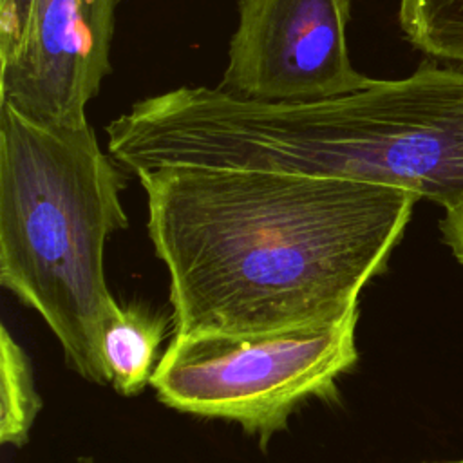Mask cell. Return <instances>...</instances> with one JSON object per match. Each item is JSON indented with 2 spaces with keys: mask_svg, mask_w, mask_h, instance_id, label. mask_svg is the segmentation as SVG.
Masks as SVG:
<instances>
[{
  "mask_svg": "<svg viewBox=\"0 0 463 463\" xmlns=\"http://www.w3.org/2000/svg\"><path fill=\"white\" fill-rule=\"evenodd\" d=\"M174 335L338 322L387 266L416 194L371 181L161 165L136 174Z\"/></svg>",
  "mask_w": 463,
  "mask_h": 463,
  "instance_id": "obj_1",
  "label": "cell"
},
{
  "mask_svg": "<svg viewBox=\"0 0 463 463\" xmlns=\"http://www.w3.org/2000/svg\"><path fill=\"white\" fill-rule=\"evenodd\" d=\"M123 166L89 121L52 125L0 101V284L34 309L67 365L105 385L99 331L116 307L107 239L128 226Z\"/></svg>",
  "mask_w": 463,
  "mask_h": 463,
  "instance_id": "obj_2",
  "label": "cell"
},
{
  "mask_svg": "<svg viewBox=\"0 0 463 463\" xmlns=\"http://www.w3.org/2000/svg\"><path fill=\"white\" fill-rule=\"evenodd\" d=\"M356 320L358 311L259 335H174L150 385L165 405L235 421L266 443L300 403L336 392L358 358Z\"/></svg>",
  "mask_w": 463,
  "mask_h": 463,
  "instance_id": "obj_3",
  "label": "cell"
},
{
  "mask_svg": "<svg viewBox=\"0 0 463 463\" xmlns=\"http://www.w3.org/2000/svg\"><path fill=\"white\" fill-rule=\"evenodd\" d=\"M237 27L217 87L266 103L349 94L373 78L351 61V0H237Z\"/></svg>",
  "mask_w": 463,
  "mask_h": 463,
  "instance_id": "obj_4",
  "label": "cell"
},
{
  "mask_svg": "<svg viewBox=\"0 0 463 463\" xmlns=\"http://www.w3.org/2000/svg\"><path fill=\"white\" fill-rule=\"evenodd\" d=\"M121 0H34L16 51L0 61V101L52 125H80L112 72Z\"/></svg>",
  "mask_w": 463,
  "mask_h": 463,
  "instance_id": "obj_5",
  "label": "cell"
},
{
  "mask_svg": "<svg viewBox=\"0 0 463 463\" xmlns=\"http://www.w3.org/2000/svg\"><path fill=\"white\" fill-rule=\"evenodd\" d=\"M166 326L161 313L136 304H116L99 331V354L114 391L134 396L150 385Z\"/></svg>",
  "mask_w": 463,
  "mask_h": 463,
  "instance_id": "obj_6",
  "label": "cell"
},
{
  "mask_svg": "<svg viewBox=\"0 0 463 463\" xmlns=\"http://www.w3.org/2000/svg\"><path fill=\"white\" fill-rule=\"evenodd\" d=\"M43 402L34 385L31 360L24 347L0 327V441L22 447Z\"/></svg>",
  "mask_w": 463,
  "mask_h": 463,
  "instance_id": "obj_7",
  "label": "cell"
},
{
  "mask_svg": "<svg viewBox=\"0 0 463 463\" xmlns=\"http://www.w3.org/2000/svg\"><path fill=\"white\" fill-rule=\"evenodd\" d=\"M398 22L421 52L463 65V0H400Z\"/></svg>",
  "mask_w": 463,
  "mask_h": 463,
  "instance_id": "obj_8",
  "label": "cell"
},
{
  "mask_svg": "<svg viewBox=\"0 0 463 463\" xmlns=\"http://www.w3.org/2000/svg\"><path fill=\"white\" fill-rule=\"evenodd\" d=\"M34 0H0V61L7 60L22 42Z\"/></svg>",
  "mask_w": 463,
  "mask_h": 463,
  "instance_id": "obj_9",
  "label": "cell"
},
{
  "mask_svg": "<svg viewBox=\"0 0 463 463\" xmlns=\"http://www.w3.org/2000/svg\"><path fill=\"white\" fill-rule=\"evenodd\" d=\"M439 228L445 244L450 248L452 255L463 266V203L445 210Z\"/></svg>",
  "mask_w": 463,
  "mask_h": 463,
  "instance_id": "obj_10",
  "label": "cell"
},
{
  "mask_svg": "<svg viewBox=\"0 0 463 463\" xmlns=\"http://www.w3.org/2000/svg\"><path fill=\"white\" fill-rule=\"evenodd\" d=\"M438 463H463V459H456V461H438Z\"/></svg>",
  "mask_w": 463,
  "mask_h": 463,
  "instance_id": "obj_11",
  "label": "cell"
},
{
  "mask_svg": "<svg viewBox=\"0 0 463 463\" xmlns=\"http://www.w3.org/2000/svg\"><path fill=\"white\" fill-rule=\"evenodd\" d=\"M80 463H94V461H92V459H81Z\"/></svg>",
  "mask_w": 463,
  "mask_h": 463,
  "instance_id": "obj_12",
  "label": "cell"
}]
</instances>
